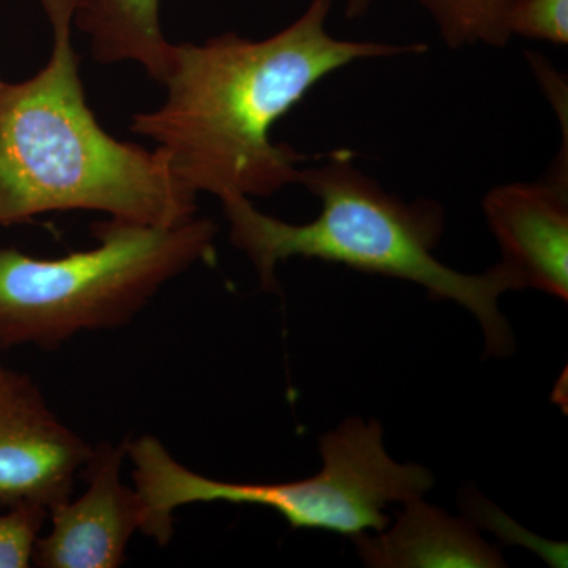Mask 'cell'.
Here are the masks:
<instances>
[{
  "label": "cell",
  "instance_id": "cell-5",
  "mask_svg": "<svg viewBox=\"0 0 568 568\" xmlns=\"http://www.w3.org/2000/svg\"><path fill=\"white\" fill-rule=\"evenodd\" d=\"M323 469L304 480L237 484L215 480L181 465L156 437L129 443L134 489L145 508L142 532L170 544L173 515L190 504L227 503L271 508L293 529L327 530L339 536L383 532L392 504L420 499L433 487L424 466L399 465L388 457L379 422L349 418L321 437Z\"/></svg>",
  "mask_w": 568,
  "mask_h": 568
},
{
  "label": "cell",
  "instance_id": "cell-13",
  "mask_svg": "<svg viewBox=\"0 0 568 568\" xmlns=\"http://www.w3.org/2000/svg\"><path fill=\"white\" fill-rule=\"evenodd\" d=\"M510 39L568 44V0H518L508 18Z\"/></svg>",
  "mask_w": 568,
  "mask_h": 568
},
{
  "label": "cell",
  "instance_id": "cell-7",
  "mask_svg": "<svg viewBox=\"0 0 568 568\" xmlns=\"http://www.w3.org/2000/svg\"><path fill=\"white\" fill-rule=\"evenodd\" d=\"M129 443L93 448L84 466L88 488L50 511L51 530L37 541L33 562L43 568H115L126 545L142 532L145 508L136 489L122 481Z\"/></svg>",
  "mask_w": 568,
  "mask_h": 568
},
{
  "label": "cell",
  "instance_id": "cell-1",
  "mask_svg": "<svg viewBox=\"0 0 568 568\" xmlns=\"http://www.w3.org/2000/svg\"><path fill=\"white\" fill-rule=\"evenodd\" d=\"M334 0H312L287 28L263 40L234 32L173 44L162 84L166 100L134 114L130 130L156 142L193 193L271 196L301 181L305 153L272 140L275 123L325 78L353 63L422 54V43L336 39Z\"/></svg>",
  "mask_w": 568,
  "mask_h": 568
},
{
  "label": "cell",
  "instance_id": "cell-3",
  "mask_svg": "<svg viewBox=\"0 0 568 568\" xmlns=\"http://www.w3.org/2000/svg\"><path fill=\"white\" fill-rule=\"evenodd\" d=\"M354 153L339 149L320 164L302 168V185L320 200L321 212L305 224L265 215L246 196L222 200L230 237L260 276L265 291L278 290L276 267L291 257L343 264L364 274L390 276L425 287L437 301L465 306L481 325L485 351L504 357L514 351L510 325L499 298L518 291L503 263L484 274H462L440 263L436 248L446 213L436 201L406 203L358 170Z\"/></svg>",
  "mask_w": 568,
  "mask_h": 568
},
{
  "label": "cell",
  "instance_id": "cell-9",
  "mask_svg": "<svg viewBox=\"0 0 568 568\" xmlns=\"http://www.w3.org/2000/svg\"><path fill=\"white\" fill-rule=\"evenodd\" d=\"M355 537L366 566L386 568H496L504 558L469 523L416 499L386 534Z\"/></svg>",
  "mask_w": 568,
  "mask_h": 568
},
{
  "label": "cell",
  "instance_id": "cell-12",
  "mask_svg": "<svg viewBox=\"0 0 568 568\" xmlns=\"http://www.w3.org/2000/svg\"><path fill=\"white\" fill-rule=\"evenodd\" d=\"M48 518L50 511L29 506L10 507L0 514V568L32 566L37 541Z\"/></svg>",
  "mask_w": 568,
  "mask_h": 568
},
{
  "label": "cell",
  "instance_id": "cell-15",
  "mask_svg": "<svg viewBox=\"0 0 568 568\" xmlns=\"http://www.w3.org/2000/svg\"><path fill=\"white\" fill-rule=\"evenodd\" d=\"M3 81H0V89H2Z\"/></svg>",
  "mask_w": 568,
  "mask_h": 568
},
{
  "label": "cell",
  "instance_id": "cell-11",
  "mask_svg": "<svg viewBox=\"0 0 568 568\" xmlns=\"http://www.w3.org/2000/svg\"><path fill=\"white\" fill-rule=\"evenodd\" d=\"M447 47L503 48L510 41L508 18L518 0H416Z\"/></svg>",
  "mask_w": 568,
  "mask_h": 568
},
{
  "label": "cell",
  "instance_id": "cell-4",
  "mask_svg": "<svg viewBox=\"0 0 568 568\" xmlns=\"http://www.w3.org/2000/svg\"><path fill=\"white\" fill-rule=\"evenodd\" d=\"M92 234L99 245L55 260L0 248V349H51L119 327L163 284L215 257L216 226L205 216L170 226L110 219Z\"/></svg>",
  "mask_w": 568,
  "mask_h": 568
},
{
  "label": "cell",
  "instance_id": "cell-10",
  "mask_svg": "<svg viewBox=\"0 0 568 568\" xmlns=\"http://www.w3.org/2000/svg\"><path fill=\"white\" fill-rule=\"evenodd\" d=\"M73 26L91 40L97 62L140 63L162 84L173 43L163 36L160 0H81Z\"/></svg>",
  "mask_w": 568,
  "mask_h": 568
},
{
  "label": "cell",
  "instance_id": "cell-14",
  "mask_svg": "<svg viewBox=\"0 0 568 568\" xmlns=\"http://www.w3.org/2000/svg\"><path fill=\"white\" fill-rule=\"evenodd\" d=\"M377 0H346L345 17L347 20H358L364 18Z\"/></svg>",
  "mask_w": 568,
  "mask_h": 568
},
{
  "label": "cell",
  "instance_id": "cell-2",
  "mask_svg": "<svg viewBox=\"0 0 568 568\" xmlns=\"http://www.w3.org/2000/svg\"><path fill=\"white\" fill-rule=\"evenodd\" d=\"M40 2L51 22L50 61L0 89V226L63 211L162 226L192 219L197 194L163 153L114 140L85 102L71 39L81 0Z\"/></svg>",
  "mask_w": 568,
  "mask_h": 568
},
{
  "label": "cell",
  "instance_id": "cell-6",
  "mask_svg": "<svg viewBox=\"0 0 568 568\" xmlns=\"http://www.w3.org/2000/svg\"><path fill=\"white\" fill-rule=\"evenodd\" d=\"M92 452L51 413L31 377L0 368V507L61 506Z\"/></svg>",
  "mask_w": 568,
  "mask_h": 568
},
{
  "label": "cell",
  "instance_id": "cell-8",
  "mask_svg": "<svg viewBox=\"0 0 568 568\" xmlns=\"http://www.w3.org/2000/svg\"><path fill=\"white\" fill-rule=\"evenodd\" d=\"M485 219L519 290L568 298V179L548 173L485 194Z\"/></svg>",
  "mask_w": 568,
  "mask_h": 568
},
{
  "label": "cell",
  "instance_id": "cell-16",
  "mask_svg": "<svg viewBox=\"0 0 568 568\" xmlns=\"http://www.w3.org/2000/svg\"><path fill=\"white\" fill-rule=\"evenodd\" d=\"M0 368H2V366H0Z\"/></svg>",
  "mask_w": 568,
  "mask_h": 568
}]
</instances>
